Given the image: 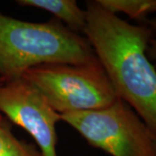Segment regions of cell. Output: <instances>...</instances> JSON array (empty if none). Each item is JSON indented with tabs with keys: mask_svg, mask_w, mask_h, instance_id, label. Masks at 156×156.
<instances>
[{
	"mask_svg": "<svg viewBox=\"0 0 156 156\" xmlns=\"http://www.w3.org/2000/svg\"><path fill=\"white\" fill-rule=\"evenodd\" d=\"M85 37L120 99L127 102L156 134V69L147 56L154 30L147 23L131 24L88 1Z\"/></svg>",
	"mask_w": 156,
	"mask_h": 156,
	"instance_id": "obj_1",
	"label": "cell"
},
{
	"mask_svg": "<svg viewBox=\"0 0 156 156\" xmlns=\"http://www.w3.org/2000/svg\"><path fill=\"white\" fill-rule=\"evenodd\" d=\"M97 60L86 37L60 21H22L0 12V80L21 79L46 63L84 64Z\"/></svg>",
	"mask_w": 156,
	"mask_h": 156,
	"instance_id": "obj_2",
	"label": "cell"
},
{
	"mask_svg": "<svg viewBox=\"0 0 156 156\" xmlns=\"http://www.w3.org/2000/svg\"><path fill=\"white\" fill-rule=\"evenodd\" d=\"M22 79L59 115L103 108L119 98L98 59L84 64H41L29 69Z\"/></svg>",
	"mask_w": 156,
	"mask_h": 156,
	"instance_id": "obj_3",
	"label": "cell"
},
{
	"mask_svg": "<svg viewBox=\"0 0 156 156\" xmlns=\"http://www.w3.org/2000/svg\"><path fill=\"white\" fill-rule=\"evenodd\" d=\"M89 145L111 156H156V134L118 98L103 108L60 115Z\"/></svg>",
	"mask_w": 156,
	"mask_h": 156,
	"instance_id": "obj_4",
	"label": "cell"
},
{
	"mask_svg": "<svg viewBox=\"0 0 156 156\" xmlns=\"http://www.w3.org/2000/svg\"><path fill=\"white\" fill-rule=\"evenodd\" d=\"M0 113L28 132L41 156H57L56 125L60 115L32 85L22 78L0 84Z\"/></svg>",
	"mask_w": 156,
	"mask_h": 156,
	"instance_id": "obj_5",
	"label": "cell"
},
{
	"mask_svg": "<svg viewBox=\"0 0 156 156\" xmlns=\"http://www.w3.org/2000/svg\"><path fill=\"white\" fill-rule=\"evenodd\" d=\"M17 3L48 11L73 32L80 35L84 32L87 23L86 11L80 8L75 0H18Z\"/></svg>",
	"mask_w": 156,
	"mask_h": 156,
	"instance_id": "obj_6",
	"label": "cell"
},
{
	"mask_svg": "<svg viewBox=\"0 0 156 156\" xmlns=\"http://www.w3.org/2000/svg\"><path fill=\"white\" fill-rule=\"evenodd\" d=\"M0 156H41L38 149L15 136L11 122L0 113Z\"/></svg>",
	"mask_w": 156,
	"mask_h": 156,
	"instance_id": "obj_7",
	"label": "cell"
},
{
	"mask_svg": "<svg viewBox=\"0 0 156 156\" xmlns=\"http://www.w3.org/2000/svg\"><path fill=\"white\" fill-rule=\"evenodd\" d=\"M103 8L114 14L121 12L130 18L145 23L147 17L156 13V0H97Z\"/></svg>",
	"mask_w": 156,
	"mask_h": 156,
	"instance_id": "obj_8",
	"label": "cell"
},
{
	"mask_svg": "<svg viewBox=\"0 0 156 156\" xmlns=\"http://www.w3.org/2000/svg\"><path fill=\"white\" fill-rule=\"evenodd\" d=\"M147 23L154 30V36L150 39L148 46H147V56L151 62L154 64L156 69V19L154 18V19H151V20H147Z\"/></svg>",
	"mask_w": 156,
	"mask_h": 156,
	"instance_id": "obj_9",
	"label": "cell"
},
{
	"mask_svg": "<svg viewBox=\"0 0 156 156\" xmlns=\"http://www.w3.org/2000/svg\"><path fill=\"white\" fill-rule=\"evenodd\" d=\"M1 83H3V82H2V81L0 80V84H1Z\"/></svg>",
	"mask_w": 156,
	"mask_h": 156,
	"instance_id": "obj_10",
	"label": "cell"
}]
</instances>
